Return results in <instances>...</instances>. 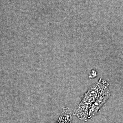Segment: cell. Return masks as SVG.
<instances>
[{
	"instance_id": "1",
	"label": "cell",
	"mask_w": 123,
	"mask_h": 123,
	"mask_svg": "<svg viewBox=\"0 0 123 123\" xmlns=\"http://www.w3.org/2000/svg\"><path fill=\"white\" fill-rule=\"evenodd\" d=\"M109 84L100 79L86 92L75 112L81 120L87 121L96 114L110 96Z\"/></svg>"
},
{
	"instance_id": "2",
	"label": "cell",
	"mask_w": 123,
	"mask_h": 123,
	"mask_svg": "<svg viewBox=\"0 0 123 123\" xmlns=\"http://www.w3.org/2000/svg\"><path fill=\"white\" fill-rule=\"evenodd\" d=\"M73 110L69 107L64 108L57 123H71Z\"/></svg>"
}]
</instances>
